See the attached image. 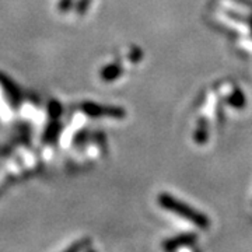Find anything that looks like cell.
Returning a JSON list of instances; mask_svg holds the SVG:
<instances>
[{
	"label": "cell",
	"instance_id": "cell-1",
	"mask_svg": "<svg viewBox=\"0 0 252 252\" xmlns=\"http://www.w3.org/2000/svg\"><path fill=\"white\" fill-rule=\"evenodd\" d=\"M160 203L165 209L171 210V212L180 215V216L185 217L187 220L192 221L193 224H196L200 228H206V227L210 225V221H209V219L205 215H202V213H199L196 210L190 209L188 205H184V203H181L178 200L170 198L168 195H161L160 196Z\"/></svg>",
	"mask_w": 252,
	"mask_h": 252
},
{
	"label": "cell",
	"instance_id": "cell-2",
	"mask_svg": "<svg viewBox=\"0 0 252 252\" xmlns=\"http://www.w3.org/2000/svg\"><path fill=\"white\" fill-rule=\"evenodd\" d=\"M193 240H195V235H182L180 237L178 240H175V243L172 241L171 245H165V248H175V247H178L181 244H189V243H193Z\"/></svg>",
	"mask_w": 252,
	"mask_h": 252
}]
</instances>
